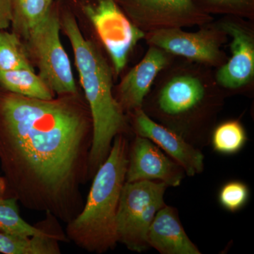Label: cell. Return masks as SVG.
Wrapping results in <instances>:
<instances>
[{"instance_id":"1","label":"cell","mask_w":254,"mask_h":254,"mask_svg":"<svg viewBox=\"0 0 254 254\" xmlns=\"http://www.w3.org/2000/svg\"><path fill=\"white\" fill-rule=\"evenodd\" d=\"M75 95L41 100L0 95V163L7 196L67 224L81 213L90 180L93 123Z\"/></svg>"},{"instance_id":"2","label":"cell","mask_w":254,"mask_h":254,"mask_svg":"<svg viewBox=\"0 0 254 254\" xmlns=\"http://www.w3.org/2000/svg\"><path fill=\"white\" fill-rule=\"evenodd\" d=\"M169 68L153 83L141 109L150 118L203 150L224 105L225 95L205 65Z\"/></svg>"},{"instance_id":"3","label":"cell","mask_w":254,"mask_h":254,"mask_svg":"<svg viewBox=\"0 0 254 254\" xmlns=\"http://www.w3.org/2000/svg\"><path fill=\"white\" fill-rule=\"evenodd\" d=\"M61 25L72 47L93 123L89 158L91 179L108 158L115 137L128 131V120L113 94V73L103 55L84 38L72 15H65Z\"/></svg>"},{"instance_id":"4","label":"cell","mask_w":254,"mask_h":254,"mask_svg":"<svg viewBox=\"0 0 254 254\" xmlns=\"http://www.w3.org/2000/svg\"><path fill=\"white\" fill-rule=\"evenodd\" d=\"M128 146L125 134L115 137L108 158L93 177L81 213L67 223L68 240L91 253H105L118 243L117 213L126 182Z\"/></svg>"},{"instance_id":"5","label":"cell","mask_w":254,"mask_h":254,"mask_svg":"<svg viewBox=\"0 0 254 254\" xmlns=\"http://www.w3.org/2000/svg\"><path fill=\"white\" fill-rule=\"evenodd\" d=\"M168 187L160 182H125L117 213L118 243L138 253L150 248L148 230L158 210L165 205Z\"/></svg>"},{"instance_id":"6","label":"cell","mask_w":254,"mask_h":254,"mask_svg":"<svg viewBox=\"0 0 254 254\" xmlns=\"http://www.w3.org/2000/svg\"><path fill=\"white\" fill-rule=\"evenodd\" d=\"M61 21L53 9L25 37L28 53L35 58L39 76L53 93L76 95L71 63L60 39Z\"/></svg>"},{"instance_id":"7","label":"cell","mask_w":254,"mask_h":254,"mask_svg":"<svg viewBox=\"0 0 254 254\" xmlns=\"http://www.w3.org/2000/svg\"><path fill=\"white\" fill-rule=\"evenodd\" d=\"M83 10L109 54L115 72H122L130 53L145 38V32L123 12L117 0H93Z\"/></svg>"},{"instance_id":"8","label":"cell","mask_w":254,"mask_h":254,"mask_svg":"<svg viewBox=\"0 0 254 254\" xmlns=\"http://www.w3.org/2000/svg\"><path fill=\"white\" fill-rule=\"evenodd\" d=\"M227 34L219 26H205L196 32L181 28H163L145 33V41L171 55L207 66H220L226 62L221 50Z\"/></svg>"},{"instance_id":"9","label":"cell","mask_w":254,"mask_h":254,"mask_svg":"<svg viewBox=\"0 0 254 254\" xmlns=\"http://www.w3.org/2000/svg\"><path fill=\"white\" fill-rule=\"evenodd\" d=\"M130 19L148 32L163 28L203 26L211 21L194 0H120Z\"/></svg>"},{"instance_id":"10","label":"cell","mask_w":254,"mask_h":254,"mask_svg":"<svg viewBox=\"0 0 254 254\" xmlns=\"http://www.w3.org/2000/svg\"><path fill=\"white\" fill-rule=\"evenodd\" d=\"M186 176L184 169L158 145L135 134L128 146L127 182L156 181L177 187Z\"/></svg>"},{"instance_id":"11","label":"cell","mask_w":254,"mask_h":254,"mask_svg":"<svg viewBox=\"0 0 254 254\" xmlns=\"http://www.w3.org/2000/svg\"><path fill=\"white\" fill-rule=\"evenodd\" d=\"M220 27L232 38L231 58L219 66L215 79L222 90L239 91L250 86L254 77V36L251 30L233 21Z\"/></svg>"},{"instance_id":"12","label":"cell","mask_w":254,"mask_h":254,"mask_svg":"<svg viewBox=\"0 0 254 254\" xmlns=\"http://www.w3.org/2000/svg\"><path fill=\"white\" fill-rule=\"evenodd\" d=\"M134 134L148 138L185 170L187 176L199 175L204 170V155L176 133L160 125L138 109L129 113Z\"/></svg>"},{"instance_id":"13","label":"cell","mask_w":254,"mask_h":254,"mask_svg":"<svg viewBox=\"0 0 254 254\" xmlns=\"http://www.w3.org/2000/svg\"><path fill=\"white\" fill-rule=\"evenodd\" d=\"M171 55L150 46L139 63L132 68L119 85L115 97L125 113L141 109L159 74L171 63Z\"/></svg>"},{"instance_id":"14","label":"cell","mask_w":254,"mask_h":254,"mask_svg":"<svg viewBox=\"0 0 254 254\" xmlns=\"http://www.w3.org/2000/svg\"><path fill=\"white\" fill-rule=\"evenodd\" d=\"M147 242L161 254H201L182 226L178 210L166 204L150 224Z\"/></svg>"},{"instance_id":"15","label":"cell","mask_w":254,"mask_h":254,"mask_svg":"<svg viewBox=\"0 0 254 254\" xmlns=\"http://www.w3.org/2000/svg\"><path fill=\"white\" fill-rule=\"evenodd\" d=\"M46 218L37 224L30 225L20 215L18 200L12 196L0 198V232L13 235L43 236L62 229L58 219L50 213Z\"/></svg>"},{"instance_id":"16","label":"cell","mask_w":254,"mask_h":254,"mask_svg":"<svg viewBox=\"0 0 254 254\" xmlns=\"http://www.w3.org/2000/svg\"><path fill=\"white\" fill-rule=\"evenodd\" d=\"M67 237L62 229L43 236L27 237L0 232V253L4 254H60V242Z\"/></svg>"},{"instance_id":"17","label":"cell","mask_w":254,"mask_h":254,"mask_svg":"<svg viewBox=\"0 0 254 254\" xmlns=\"http://www.w3.org/2000/svg\"><path fill=\"white\" fill-rule=\"evenodd\" d=\"M0 85L10 93L41 100L54 98V93L33 68L0 71Z\"/></svg>"},{"instance_id":"18","label":"cell","mask_w":254,"mask_h":254,"mask_svg":"<svg viewBox=\"0 0 254 254\" xmlns=\"http://www.w3.org/2000/svg\"><path fill=\"white\" fill-rule=\"evenodd\" d=\"M53 0H11V23L14 31L26 37L46 17Z\"/></svg>"},{"instance_id":"19","label":"cell","mask_w":254,"mask_h":254,"mask_svg":"<svg viewBox=\"0 0 254 254\" xmlns=\"http://www.w3.org/2000/svg\"><path fill=\"white\" fill-rule=\"evenodd\" d=\"M247 139V131L242 124L239 120H230L214 127L210 144L217 153L234 155L245 147Z\"/></svg>"},{"instance_id":"20","label":"cell","mask_w":254,"mask_h":254,"mask_svg":"<svg viewBox=\"0 0 254 254\" xmlns=\"http://www.w3.org/2000/svg\"><path fill=\"white\" fill-rule=\"evenodd\" d=\"M33 68L28 51L16 33L0 31V71Z\"/></svg>"},{"instance_id":"21","label":"cell","mask_w":254,"mask_h":254,"mask_svg":"<svg viewBox=\"0 0 254 254\" xmlns=\"http://www.w3.org/2000/svg\"><path fill=\"white\" fill-rule=\"evenodd\" d=\"M250 195V189L246 184L240 181L229 182L219 191V203L225 210L235 213L245 206Z\"/></svg>"},{"instance_id":"22","label":"cell","mask_w":254,"mask_h":254,"mask_svg":"<svg viewBox=\"0 0 254 254\" xmlns=\"http://www.w3.org/2000/svg\"><path fill=\"white\" fill-rule=\"evenodd\" d=\"M202 8L210 14H227L251 17L254 14V0H200Z\"/></svg>"},{"instance_id":"23","label":"cell","mask_w":254,"mask_h":254,"mask_svg":"<svg viewBox=\"0 0 254 254\" xmlns=\"http://www.w3.org/2000/svg\"><path fill=\"white\" fill-rule=\"evenodd\" d=\"M11 0H0V31H4L11 23Z\"/></svg>"},{"instance_id":"24","label":"cell","mask_w":254,"mask_h":254,"mask_svg":"<svg viewBox=\"0 0 254 254\" xmlns=\"http://www.w3.org/2000/svg\"><path fill=\"white\" fill-rule=\"evenodd\" d=\"M7 196V187L4 177L0 176V198Z\"/></svg>"}]
</instances>
